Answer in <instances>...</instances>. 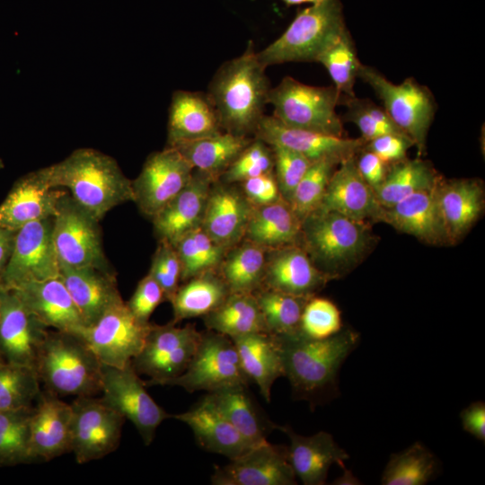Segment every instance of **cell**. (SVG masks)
<instances>
[{
  "mask_svg": "<svg viewBox=\"0 0 485 485\" xmlns=\"http://www.w3.org/2000/svg\"><path fill=\"white\" fill-rule=\"evenodd\" d=\"M357 77L371 86L390 118L410 137L419 155H422L436 111L431 92L412 77L398 84H393L375 68L362 63Z\"/></svg>",
  "mask_w": 485,
  "mask_h": 485,
  "instance_id": "cell-8",
  "label": "cell"
},
{
  "mask_svg": "<svg viewBox=\"0 0 485 485\" xmlns=\"http://www.w3.org/2000/svg\"><path fill=\"white\" fill-rule=\"evenodd\" d=\"M204 398L254 445L267 442L268 436L277 429V423L266 415L247 384L207 392Z\"/></svg>",
  "mask_w": 485,
  "mask_h": 485,
  "instance_id": "cell-33",
  "label": "cell"
},
{
  "mask_svg": "<svg viewBox=\"0 0 485 485\" xmlns=\"http://www.w3.org/2000/svg\"><path fill=\"white\" fill-rule=\"evenodd\" d=\"M253 137L269 146L293 150L312 163L327 158L341 162L356 155L366 143L362 138L338 137L290 128L272 115L261 118Z\"/></svg>",
  "mask_w": 485,
  "mask_h": 485,
  "instance_id": "cell-19",
  "label": "cell"
},
{
  "mask_svg": "<svg viewBox=\"0 0 485 485\" xmlns=\"http://www.w3.org/2000/svg\"><path fill=\"white\" fill-rule=\"evenodd\" d=\"M252 138L223 131L217 135L183 143L174 147L194 170L204 172L217 181Z\"/></svg>",
  "mask_w": 485,
  "mask_h": 485,
  "instance_id": "cell-36",
  "label": "cell"
},
{
  "mask_svg": "<svg viewBox=\"0 0 485 485\" xmlns=\"http://www.w3.org/2000/svg\"><path fill=\"white\" fill-rule=\"evenodd\" d=\"M274 155L270 146L253 137L222 174L219 181L225 183H241L250 178L273 172Z\"/></svg>",
  "mask_w": 485,
  "mask_h": 485,
  "instance_id": "cell-50",
  "label": "cell"
},
{
  "mask_svg": "<svg viewBox=\"0 0 485 485\" xmlns=\"http://www.w3.org/2000/svg\"><path fill=\"white\" fill-rule=\"evenodd\" d=\"M16 231L0 226V275L11 255Z\"/></svg>",
  "mask_w": 485,
  "mask_h": 485,
  "instance_id": "cell-58",
  "label": "cell"
},
{
  "mask_svg": "<svg viewBox=\"0 0 485 485\" xmlns=\"http://www.w3.org/2000/svg\"><path fill=\"white\" fill-rule=\"evenodd\" d=\"M253 295L269 334L287 336L298 333L303 310L312 296L289 295L264 287Z\"/></svg>",
  "mask_w": 485,
  "mask_h": 485,
  "instance_id": "cell-42",
  "label": "cell"
},
{
  "mask_svg": "<svg viewBox=\"0 0 485 485\" xmlns=\"http://www.w3.org/2000/svg\"><path fill=\"white\" fill-rule=\"evenodd\" d=\"M243 372L254 383L267 402L271 400L275 381L284 376L278 342L269 333L255 332L232 338Z\"/></svg>",
  "mask_w": 485,
  "mask_h": 485,
  "instance_id": "cell-34",
  "label": "cell"
},
{
  "mask_svg": "<svg viewBox=\"0 0 485 485\" xmlns=\"http://www.w3.org/2000/svg\"><path fill=\"white\" fill-rule=\"evenodd\" d=\"M53 216L28 223L16 231L9 260L0 275V286L20 284L59 276L53 237Z\"/></svg>",
  "mask_w": 485,
  "mask_h": 485,
  "instance_id": "cell-14",
  "label": "cell"
},
{
  "mask_svg": "<svg viewBox=\"0 0 485 485\" xmlns=\"http://www.w3.org/2000/svg\"><path fill=\"white\" fill-rule=\"evenodd\" d=\"M319 207L366 223L381 222L384 211L373 188L359 173L356 155L339 163L330 179Z\"/></svg>",
  "mask_w": 485,
  "mask_h": 485,
  "instance_id": "cell-23",
  "label": "cell"
},
{
  "mask_svg": "<svg viewBox=\"0 0 485 485\" xmlns=\"http://www.w3.org/2000/svg\"><path fill=\"white\" fill-rule=\"evenodd\" d=\"M317 62L326 68L342 99L356 96L354 85L361 63L348 30L320 56Z\"/></svg>",
  "mask_w": 485,
  "mask_h": 485,
  "instance_id": "cell-46",
  "label": "cell"
},
{
  "mask_svg": "<svg viewBox=\"0 0 485 485\" xmlns=\"http://www.w3.org/2000/svg\"><path fill=\"white\" fill-rule=\"evenodd\" d=\"M348 30L340 0H323L299 10L287 30L257 52L269 66L287 62H317Z\"/></svg>",
  "mask_w": 485,
  "mask_h": 485,
  "instance_id": "cell-6",
  "label": "cell"
},
{
  "mask_svg": "<svg viewBox=\"0 0 485 485\" xmlns=\"http://www.w3.org/2000/svg\"><path fill=\"white\" fill-rule=\"evenodd\" d=\"M341 102L347 107L346 120L353 122L357 127L361 138L366 142L385 134L407 136L392 121L384 108L370 100L353 96L342 99Z\"/></svg>",
  "mask_w": 485,
  "mask_h": 485,
  "instance_id": "cell-48",
  "label": "cell"
},
{
  "mask_svg": "<svg viewBox=\"0 0 485 485\" xmlns=\"http://www.w3.org/2000/svg\"><path fill=\"white\" fill-rule=\"evenodd\" d=\"M71 452L84 464L99 460L119 445L125 421L101 398L79 396L71 403Z\"/></svg>",
  "mask_w": 485,
  "mask_h": 485,
  "instance_id": "cell-13",
  "label": "cell"
},
{
  "mask_svg": "<svg viewBox=\"0 0 485 485\" xmlns=\"http://www.w3.org/2000/svg\"><path fill=\"white\" fill-rule=\"evenodd\" d=\"M412 146L414 144L408 136L385 134L366 142L364 147L389 165L405 159L408 149Z\"/></svg>",
  "mask_w": 485,
  "mask_h": 485,
  "instance_id": "cell-54",
  "label": "cell"
},
{
  "mask_svg": "<svg viewBox=\"0 0 485 485\" xmlns=\"http://www.w3.org/2000/svg\"><path fill=\"white\" fill-rule=\"evenodd\" d=\"M40 381L56 395L93 396L101 389V362L80 334L48 331L36 362Z\"/></svg>",
  "mask_w": 485,
  "mask_h": 485,
  "instance_id": "cell-5",
  "label": "cell"
},
{
  "mask_svg": "<svg viewBox=\"0 0 485 485\" xmlns=\"http://www.w3.org/2000/svg\"><path fill=\"white\" fill-rule=\"evenodd\" d=\"M148 273L162 287L165 301L170 302L180 286L181 275L180 259L172 243L158 241Z\"/></svg>",
  "mask_w": 485,
  "mask_h": 485,
  "instance_id": "cell-52",
  "label": "cell"
},
{
  "mask_svg": "<svg viewBox=\"0 0 485 485\" xmlns=\"http://www.w3.org/2000/svg\"><path fill=\"white\" fill-rule=\"evenodd\" d=\"M59 278L77 306L85 326L92 325L110 308L123 301L113 270L93 267H60Z\"/></svg>",
  "mask_w": 485,
  "mask_h": 485,
  "instance_id": "cell-28",
  "label": "cell"
},
{
  "mask_svg": "<svg viewBox=\"0 0 485 485\" xmlns=\"http://www.w3.org/2000/svg\"><path fill=\"white\" fill-rule=\"evenodd\" d=\"M173 246L181 262V282L207 272H217L228 251L215 242L200 226L187 233Z\"/></svg>",
  "mask_w": 485,
  "mask_h": 485,
  "instance_id": "cell-43",
  "label": "cell"
},
{
  "mask_svg": "<svg viewBox=\"0 0 485 485\" xmlns=\"http://www.w3.org/2000/svg\"><path fill=\"white\" fill-rule=\"evenodd\" d=\"M254 1V0H251ZM283 1L287 5H297L302 4H317L323 0H281Z\"/></svg>",
  "mask_w": 485,
  "mask_h": 485,
  "instance_id": "cell-60",
  "label": "cell"
},
{
  "mask_svg": "<svg viewBox=\"0 0 485 485\" xmlns=\"http://www.w3.org/2000/svg\"><path fill=\"white\" fill-rule=\"evenodd\" d=\"M230 290L218 272H207L194 277L179 286L170 301L172 320L203 317L217 308L228 296Z\"/></svg>",
  "mask_w": 485,
  "mask_h": 485,
  "instance_id": "cell-38",
  "label": "cell"
},
{
  "mask_svg": "<svg viewBox=\"0 0 485 485\" xmlns=\"http://www.w3.org/2000/svg\"><path fill=\"white\" fill-rule=\"evenodd\" d=\"M274 155L273 172L281 198L289 202L292 194L312 162L304 155L279 146H270Z\"/></svg>",
  "mask_w": 485,
  "mask_h": 485,
  "instance_id": "cell-51",
  "label": "cell"
},
{
  "mask_svg": "<svg viewBox=\"0 0 485 485\" xmlns=\"http://www.w3.org/2000/svg\"><path fill=\"white\" fill-rule=\"evenodd\" d=\"M460 420L463 429L475 437L485 441V403L473 401L460 412Z\"/></svg>",
  "mask_w": 485,
  "mask_h": 485,
  "instance_id": "cell-57",
  "label": "cell"
},
{
  "mask_svg": "<svg viewBox=\"0 0 485 485\" xmlns=\"http://www.w3.org/2000/svg\"><path fill=\"white\" fill-rule=\"evenodd\" d=\"M275 337L282 355L284 376L290 383L294 399L313 405L337 395L340 369L360 340L357 331L344 327L322 340L298 333Z\"/></svg>",
  "mask_w": 485,
  "mask_h": 485,
  "instance_id": "cell-1",
  "label": "cell"
},
{
  "mask_svg": "<svg viewBox=\"0 0 485 485\" xmlns=\"http://www.w3.org/2000/svg\"><path fill=\"white\" fill-rule=\"evenodd\" d=\"M53 242L60 267L112 270L102 245L100 220L66 191L53 216Z\"/></svg>",
  "mask_w": 485,
  "mask_h": 485,
  "instance_id": "cell-9",
  "label": "cell"
},
{
  "mask_svg": "<svg viewBox=\"0 0 485 485\" xmlns=\"http://www.w3.org/2000/svg\"><path fill=\"white\" fill-rule=\"evenodd\" d=\"M150 325L137 320L123 300L79 334L101 364L123 367L141 350Z\"/></svg>",
  "mask_w": 485,
  "mask_h": 485,
  "instance_id": "cell-15",
  "label": "cell"
},
{
  "mask_svg": "<svg viewBox=\"0 0 485 485\" xmlns=\"http://www.w3.org/2000/svg\"><path fill=\"white\" fill-rule=\"evenodd\" d=\"M0 360H2L1 357H0ZM4 361V360H3Z\"/></svg>",
  "mask_w": 485,
  "mask_h": 485,
  "instance_id": "cell-62",
  "label": "cell"
},
{
  "mask_svg": "<svg viewBox=\"0 0 485 485\" xmlns=\"http://www.w3.org/2000/svg\"><path fill=\"white\" fill-rule=\"evenodd\" d=\"M40 383L35 368L0 360V410L32 407L40 393Z\"/></svg>",
  "mask_w": 485,
  "mask_h": 485,
  "instance_id": "cell-45",
  "label": "cell"
},
{
  "mask_svg": "<svg viewBox=\"0 0 485 485\" xmlns=\"http://www.w3.org/2000/svg\"><path fill=\"white\" fill-rule=\"evenodd\" d=\"M165 301L164 293L155 279L147 273L139 280L128 302V308L140 322L148 323L158 305Z\"/></svg>",
  "mask_w": 485,
  "mask_h": 485,
  "instance_id": "cell-53",
  "label": "cell"
},
{
  "mask_svg": "<svg viewBox=\"0 0 485 485\" xmlns=\"http://www.w3.org/2000/svg\"><path fill=\"white\" fill-rule=\"evenodd\" d=\"M439 214L450 243L458 241L477 221L484 207L481 182L473 179L444 181L436 188Z\"/></svg>",
  "mask_w": 485,
  "mask_h": 485,
  "instance_id": "cell-32",
  "label": "cell"
},
{
  "mask_svg": "<svg viewBox=\"0 0 485 485\" xmlns=\"http://www.w3.org/2000/svg\"><path fill=\"white\" fill-rule=\"evenodd\" d=\"M267 250L246 239L228 249L218 273L231 293L253 294L263 287Z\"/></svg>",
  "mask_w": 485,
  "mask_h": 485,
  "instance_id": "cell-39",
  "label": "cell"
},
{
  "mask_svg": "<svg viewBox=\"0 0 485 485\" xmlns=\"http://www.w3.org/2000/svg\"><path fill=\"white\" fill-rule=\"evenodd\" d=\"M201 338L194 324L178 327L151 323L144 345L131 364L138 375L149 376L146 386L163 385L181 375L192 359Z\"/></svg>",
  "mask_w": 485,
  "mask_h": 485,
  "instance_id": "cell-10",
  "label": "cell"
},
{
  "mask_svg": "<svg viewBox=\"0 0 485 485\" xmlns=\"http://www.w3.org/2000/svg\"><path fill=\"white\" fill-rule=\"evenodd\" d=\"M301 221L283 198L268 205L253 206L243 239L272 250L299 243Z\"/></svg>",
  "mask_w": 485,
  "mask_h": 485,
  "instance_id": "cell-35",
  "label": "cell"
},
{
  "mask_svg": "<svg viewBox=\"0 0 485 485\" xmlns=\"http://www.w3.org/2000/svg\"><path fill=\"white\" fill-rule=\"evenodd\" d=\"M331 279L313 264L299 243L267 250L264 287L313 296Z\"/></svg>",
  "mask_w": 485,
  "mask_h": 485,
  "instance_id": "cell-21",
  "label": "cell"
},
{
  "mask_svg": "<svg viewBox=\"0 0 485 485\" xmlns=\"http://www.w3.org/2000/svg\"><path fill=\"white\" fill-rule=\"evenodd\" d=\"M10 289L48 329L79 334L85 327L59 276L22 283Z\"/></svg>",
  "mask_w": 485,
  "mask_h": 485,
  "instance_id": "cell-27",
  "label": "cell"
},
{
  "mask_svg": "<svg viewBox=\"0 0 485 485\" xmlns=\"http://www.w3.org/2000/svg\"><path fill=\"white\" fill-rule=\"evenodd\" d=\"M356 164L363 179L373 190L384 181L388 170V164L365 147L356 154Z\"/></svg>",
  "mask_w": 485,
  "mask_h": 485,
  "instance_id": "cell-56",
  "label": "cell"
},
{
  "mask_svg": "<svg viewBox=\"0 0 485 485\" xmlns=\"http://www.w3.org/2000/svg\"><path fill=\"white\" fill-rule=\"evenodd\" d=\"M343 470V473L340 477L337 478L332 484L334 485H359L361 484L360 481L352 473L351 471L348 470L345 466L340 467Z\"/></svg>",
  "mask_w": 485,
  "mask_h": 485,
  "instance_id": "cell-59",
  "label": "cell"
},
{
  "mask_svg": "<svg viewBox=\"0 0 485 485\" xmlns=\"http://www.w3.org/2000/svg\"><path fill=\"white\" fill-rule=\"evenodd\" d=\"M277 429L289 438V461L296 478L304 485L325 484L331 466L341 467L349 458L328 432L319 431L306 436L295 432L289 425L277 424Z\"/></svg>",
  "mask_w": 485,
  "mask_h": 485,
  "instance_id": "cell-26",
  "label": "cell"
},
{
  "mask_svg": "<svg viewBox=\"0 0 485 485\" xmlns=\"http://www.w3.org/2000/svg\"><path fill=\"white\" fill-rule=\"evenodd\" d=\"M238 184L253 206L268 205L282 198L273 172L250 178Z\"/></svg>",
  "mask_w": 485,
  "mask_h": 485,
  "instance_id": "cell-55",
  "label": "cell"
},
{
  "mask_svg": "<svg viewBox=\"0 0 485 485\" xmlns=\"http://www.w3.org/2000/svg\"><path fill=\"white\" fill-rule=\"evenodd\" d=\"M47 169L53 188L66 189L100 221L112 208L133 201L131 180L113 157L93 148H78Z\"/></svg>",
  "mask_w": 485,
  "mask_h": 485,
  "instance_id": "cell-3",
  "label": "cell"
},
{
  "mask_svg": "<svg viewBox=\"0 0 485 485\" xmlns=\"http://www.w3.org/2000/svg\"><path fill=\"white\" fill-rule=\"evenodd\" d=\"M439 461L422 443L416 441L393 453L382 472V485H425L438 472Z\"/></svg>",
  "mask_w": 485,
  "mask_h": 485,
  "instance_id": "cell-41",
  "label": "cell"
},
{
  "mask_svg": "<svg viewBox=\"0 0 485 485\" xmlns=\"http://www.w3.org/2000/svg\"><path fill=\"white\" fill-rule=\"evenodd\" d=\"M223 131L207 93L173 92L168 113L166 146L174 147Z\"/></svg>",
  "mask_w": 485,
  "mask_h": 485,
  "instance_id": "cell-30",
  "label": "cell"
},
{
  "mask_svg": "<svg viewBox=\"0 0 485 485\" xmlns=\"http://www.w3.org/2000/svg\"><path fill=\"white\" fill-rule=\"evenodd\" d=\"M373 242L368 223L317 208L301 223L299 244L313 264L337 278L365 257Z\"/></svg>",
  "mask_w": 485,
  "mask_h": 485,
  "instance_id": "cell-4",
  "label": "cell"
},
{
  "mask_svg": "<svg viewBox=\"0 0 485 485\" xmlns=\"http://www.w3.org/2000/svg\"><path fill=\"white\" fill-rule=\"evenodd\" d=\"M342 328L340 311L331 300L316 295L308 299L301 316L298 334L322 340L337 334Z\"/></svg>",
  "mask_w": 485,
  "mask_h": 485,
  "instance_id": "cell-49",
  "label": "cell"
},
{
  "mask_svg": "<svg viewBox=\"0 0 485 485\" xmlns=\"http://www.w3.org/2000/svg\"><path fill=\"white\" fill-rule=\"evenodd\" d=\"M441 180L431 164L420 158L403 159L388 165L384 181L374 189L383 207L422 190L434 188Z\"/></svg>",
  "mask_w": 485,
  "mask_h": 485,
  "instance_id": "cell-37",
  "label": "cell"
},
{
  "mask_svg": "<svg viewBox=\"0 0 485 485\" xmlns=\"http://www.w3.org/2000/svg\"><path fill=\"white\" fill-rule=\"evenodd\" d=\"M131 363L123 367L101 364V401L128 419L144 444L150 445L158 427L172 418L146 391Z\"/></svg>",
  "mask_w": 485,
  "mask_h": 485,
  "instance_id": "cell-12",
  "label": "cell"
},
{
  "mask_svg": "<svg viewBox=\"0 0 485 485\" xmlns=\"http://www.w3.org/2000/svg\"><path fill=\"white\" fill-rule=\"evenodd\" d=\"M66 191L51 186L47 167L26 173L0 204V226L17 231L28 223L54 216Z\"/></svg>",
  "mask_w": 485,
  "mask_h": 485,
  "instance_id": "cell-20",
  "label": "cell"
},
{
  "mask_svg": "<svg viewBox=\"0 0 485 485\" xmlns=\"http://www.w3.org/2000/svg\"><path fill=\"white\" fill-rule=\"evenodd\" d=\"M231 338L214 331H201L197 350L186 370L163 385L189 392H211L235 384H250Z\"/></svg>",
  "mask_w": 485,
  "mask_h": 485,
  "instance_id": "cell-11",
  "label": "cell"
},
{
  "mask_svg": "<svg viewBox=\"0 0 485 485\" xmlns=\"http://www.w3.org/2000/svg\"><path fill=\"white\" fill-rule=\"evenodd\" d=\"M71 404L48 391L40 392L30 420L34 461H50L71 452Z\"/></svg>",
  "mask_w": 485,
  "mask_h": 485,
  "instance_id": "cell-25",
  "label": "cell"
},
{
  "mask_svg": "<svg viewBox=\"0 0 485 485\" xmlns=\"http://www.w3.org/2000/svg\"><path fill=\"white\" fill-rule=\"evenodd\" d=\"M4 166L3 160L0 158V170Z\"/></svg>",
  "mask_w": 485,
  "mask_h": 485,
  "instance_id": "cell-61",
  "label": "cell"
},
{
  "mask_svg": "<svg viewBox=\"0 0 485 485\" xmlns=\"http://www.w3.org/2000/svg\"><path fill=\"white\" fill-rule=\"evenodd\" d=\"M341 95L331 86H313L285 76L269 93L273 115L284 125L342 137L343 123L336 111Z\"/></svg>",
  "mask_w": 485,
  "mask_h": 485,
  "instance_id": "cell-7",
  "label": "cell"
},
{
  "mask_svg": "<svg viewBox=\"0 0 485 485\" xmlns=\"http://www.w3.org/2000/svg\"><path fill=\"white\" fill-rule=\"evenodd\" d=\"M32 407L0 410V467L35 462L30 444Z\"/></svg>",
  "mask_w": 485,
  "mask_h": 485,
  "instance_id": "cell-44",
  "label": "cell"
},
{
  "mask_svg": "<svg viewBox=\"0 0 485 485\" xmlns=\"http://www.w3.org/2000/svg\"><path fill=\"white\" fill-rule=\"evenodd\" d=\"M191 429L203 450L235 459L255 446L204 397L188 410L172 415Z\"/></svg>",
  "mask_w": 485,
  "mask_h": 485,
  "instance_id": "cell-29",
  "label": "cell"
},
{
  "mask_svg": "<svg viewBox=\"0 0 485 485\" xmlns=\"http://www.w3.org/2000/svg\"><path fill=\"white\" fill-rule=\"evenodd\" d=\"M252 207L238 183L217 180L211 186L200 227L229 249L243 239Z\"/></svg>",
  "mask_w": 485,
  "mask_h": 485,
  "instance_id": "cell-22",
  "label": "cell"
},
{
  "mask_svg": "<svg viewBox=\"0 0 485 485\" xmlns=\"http://www.w3.org/2000/svg\"><path fill=\"white\" fill-rule=\"evenodd\" d=\"M288 448L269 442L251 448L224 466H216L210 481L214 485H295Z\"/></svg>",
  "mask_w": 485,
  "mask_h": 485,
  "instance_id": "cell-18",
  "label": "cell"
},
{
  "mask_svg": "<svg viewBox=\"0 0 485 485\" xmlns=\"http://www.w3.org/2000/svg\"><path fill=\"white\" fill-rule=\"evenodd\" d=\"M214 181L207 174L193 170L188 184L152 218L154 234L158 241L173 245L187 233L201 225Z\"/></svg>",
  "mask_w": 485,
  "mask_h": 485,
  "instance_id": "cell-24",
  "label": "cell"
},
{
  "mask_svg": "<svg viewBox=\"0 0 485 485\" xmlns=\"http://www.w3.org/2000/svg\"><path fill=\"white\" fill-rule=\"evenodd\" d=\"M340 163L331 158L313 162L297 184L288 203L301 222L321 206L330 179Z\"/></svg>",
  "mask_w": 485,
  "mask_h": 485,
  "instance_id": "cell-47",
  "label": "cell"
},
{
  "mask_svg": "<svg viewBox=\"0 0 485 485\" xmlns=\"http://www.w3.org/2000/svg\"><path fill=\"white\" fill-rule=\"evenodd\" d=\"M436 185L384 207L381 222L429 244L448 243L436 203Z\"/></svg>",
  "mask_w": 485,
  "mask_h": 485,
  "instance_id": "cell-31",
  "label": "cell"
},
{
  "mask_svg": "<svg viewBox=\"0 0 485 485\" xmlns=\"http://www.w3.org/2000/svg\"><path fill=\"white\" fill-rule=\"evenodd\" d=\"M193 170L175 147L150 154L139 174L131 180L133 202L152 220L188 184Z\"/></svg>",
  "mask_w": 485,
  "mask_h": 485,
  "instance_id": "cell-16",
  "label": "cell"
},
{
  "mask_svg": "<svg viewBox=\"0 0 485 485\" xmlns=\"http://www.w3.org/2000/svg\"><path fill=\"white\" fill-rule=\"evenodd\" d=\"M202 318L207 330L231 339L255 332L268 333L253 294L230 293L217 308Z\"/></svg>",
  "mask_w": 485,
  "mask_h": 485,
  "instance_id": "cell-40",
  "label": "cell"
},
{
  "mask_svg": "<svg viewBox=\"0 0 485 485\" xmlns=\"http://www.w3.org/2000/svg\"><path fill=\"white\" fill-rule=\"evenodd\" d=\"M266 68L249 40L240 56L223 63L213 75L207 94L225 132L254 137L269 104Z\"/></svg>",
  "mask_w": 485,
  "mask_h": 485,
  "instance_id": "cell-2",
  "label": "cell"
},
{
  "mask_svg": "<svg viewBox=\"0 0 485 485\" xmlns=\"http://www.w3.org/2000/svg\"><path fill=\"white\" fill-rule=\"evenodd\" d=\"M48 331L13 290L0 286L2 360L35 368L38 355Z\"/></svg>",
  "mask_w": 485,
  "mask_h": 485,
  "instance_id": "cell-17",
  "label": "cell"
}]
</instances>
